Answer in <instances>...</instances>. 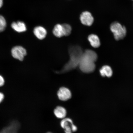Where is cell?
Here are the masks:
<instances>
[{"label": "cell", "instance_id": "6da1fadb", "mask_svg": "<svg viewBox=\"0 0 133 133\" xmlns=\"http://www.w3.org/2000/svg\"><path fill=\"white\" fill-rule=\"evenodd\" d=\"M97 59V55L94 51L87 50L83 53L79 66L81 70L85 73H90L95 70V62Z\"/></svg>", "mask_w": 133, "mask_h": 133}, {"label": "cell", "instance_id": "7a4b0ae2", "mask_svg": "<svg viewBox=\"0 0 133 133\" xmlns=\"http://www.w3.org/2000/svg\"><path fill=\"white\" fill-rule=\"evenodd\" d=\"M83 53L82 49L79 46H71L69 50L70 59L64 66L61 72H64L71 70L79 66Z\"/></svg>", "mask_w": 133, "mask_h": 133}, {"label": "cell", "instance_id": "3957f363", "mask_svg": "<svg viewBox=\"0 0 133 133\" xmlns=\"http://www.w3.org/2000/svg\"><path fill=\"white\" fill-rule=\"evenodd\" d=\"M110 28L111 31L114 34L115 39L116 40L122 39L125 37L126 34V28L119 23H113L111 25Z\"/></svg>", "mask_w": 133, "mask_h": 133}, {"label": "cell", "instance_id": "277c9868", "mask_svg": "<svg viewBox=\"0 0 133 133\" xmlns=\"http://www.w3.org/2000/svg\"><path fill=\"white\" fill-rule=\"evenodd\" d=\"M61 126L64 129L65 133H72L77 130V128L73 124V121L69 118L62 119L61 122Z\"/></svg>", "mask_w": 133, "mask_h": 133}, {"label": "cell", "instance_id": "5b68a950", "mask_svg": "<svg viewBox=\"0 0 133 133\" xmlns=\"http://www.w3.org/2000/svg\"><path fill=\"white\" fill-rule=\"evenodd\" d=\"M11 55L15 59L22 61L27 53L26 50L22 46H14L11 50Z\"/></svg>", "mask_w": 133, "mask_h": 133}, {"label": "cell", "instance_id": "8992f818", "mask_svg": "<svg viewBox=\"0 0 133 133\" xmlns=\"http://www.w3.org/2000/svg\"><path fill=\"white\" fill-rule=\"evenodd\" d=\"M57 95L58 98L62 101H66L71 98L72 94L71 91L68 88L61 87L58 91Z\"/></svg>", "mask_w": 133, "mask_h": 133}, {"label": "cell", "instance_id": "52a82bcc", "mask_svg": "<svg viewBox=\"0 0 133 133\" xmlns=\"http://www.w3.org/2000/svg\"><path fill=\"white\" fill-rule=\"evenodd\" d=\"M80 19L83 24L87 26H90L94 23V17L91 13L88 11L83 12L80 16Z\"/></svg>", "mask_w": 133, "mask_h": 133}, {"label": "cell", "instance_id": "ba28073f", "mask_svg": "<svg viewBox=\"0 0 133 133\" xmlns=\"http://www.w3.org/2000/svg\"><path fill=\"white\" fill-rule=\"evenodd\" d=\"M19 127V124L17 121H13L2 130L0 133H17Z\"/></svg>", "mask_w": 133, "mask_h": 133}, {"label": "cell", "instance_id": "9c48e42d", "mask_svg": "<svg viewBox=\"0 0 133 133\" xmlns=\"http://www.w3.org/2000/svg\"><path fill=\"white\" fill-rule=\"evenodd\" d=\"M11 27L15 31L19 33L25 32L27 30L25 24L21 21L13 22L11 24Z\"/></svg>", "mask_w": 133, "mask_h": 133}, {"label": "cell", "instance_id": "30bf717a", "mask_svg": "<svg viewBox=\"0 0 133 133\" xmlns=\"http://www.w3.org/2000/svg\"><path fill=\"white\" fill-rule=\"evenodd\" d=\"M33 32L35 36L39 39H44L47 34L46 30L44 27L40 26L35 28Z\"/></svg>", "mask_w": 133, "mask_h": 133}, {"label": "cell", "instance_id": "8fae6325", "mask_svg": "<svg viewBox=\"0 0 133 133\" xmlns=\"http://www.w3.org/2000/svg\"><path fill=\"white\" fill-rule=\"evenodd\" d=\"M55 115L58 119H63L65 118L67 115V111L64 107L58 106L54 111Z\"/></svg>", "mask_w": 133, "mask_h": 133}, {"label": "cell", "instance_id": "7c38bea8", "mask_svg": "<svg viewBox=\"0 0 133 133\" xmlns=\"http://www.w3.org/2000/svg\"><path fill=\"white\" fill-rule=\"evenodd\" d=\"M88 40L90 43L91 45L94 48H99L100 46L101 43L99 38L95 34L90 35L88 38Z\"/></svg>", "mask_w": 133, "mask_h": 133}, {"label": "cell", "instance_id": "4fadbf2b", "mask_svg": "<svg viewBox=\"0 0 133 133\" xmlns=\"http://www.w3.org/2000/svg\"><path fill=\"white\" fill-rule=\"evenodd\" d=\"M99 72L101 76L110 77L112 76L113 72L112 69L109 66L104 65L100 70Z\"/></svg>", "mask_w": 133, "mask_h": 133}, {"label": "cell", "instance_id": "5bb4252c", "mask_svg": "<svg viewBox=\"0 0 133 133\" xmlns=\"http://www.w3.org/2000/svg\"><path fill=\"white\" fill-rule=\"evenodd\" d=\"M53 32L54 35L58 37H61L64 36L62 25L56 24L54 27Z\"/></svg>", "mask_w": 133, "mask_h": 133}, {"label": "cell", "instance_id": "9a60e30c", "mask_svg": "<svg viewBox=\"0 0 133 133\" xmlns=\"http://www.w3.org/2000/svg\"><path fill=\"white\" fill-rule=\"evenodd\" d=\"M6 25V23L4 18L0 15V32H2L5 30Z\"/></svg>", "mask_w": 133, "mask_h": 133}, {"label": "cell", "instance_id": "2e32d148", "mask_svg": "<svg viewBox=\"0 0 133 133\" xmlns=\"http://www.w3.org/2000/svg\"><path fill=\"white\" fill-rule=\"evenodd\" d=\"M64 29V36H68L70 34L71 31V28L69 25L64 24L62 25Z\"/></svg>", "mask_w": 133, "mask_h": 133}, {"label": "cell", "instance_id": "e0dca14e", "mask_svg": "<svg viewBox=\"0 0 133 133\" xmlns=\"http://www.w3.org/2000/svg\"><path fill=\"white\" fill-rule=\"evenodd\" d=\"M5 83V80L4 77L0 75V87L4 85Z\"/></svg>", "mask_w": 133, "mask_h": 133}, {"label": "cell", "instance_id": "ac0fdd59", "mask_svg": "<svg viewBox=\"0 0 133 133\" xmlns=\"http://www.w3.org/2000/svg\"><path fill=\"white\" fill-rule=\"evenodd\" d=\"M4 96L3 93L0 92V104L2 102L4 99Z\"/></svg>", "mask_w": 133, "mask_h": 133}, {"label": "cell", "instance_id": "d6986e66", "mask_svg": "<svg viewBox=\"0 0 133 133\" xmlns=\"http://www.w3.org/2000/svg\"><path fill=\"white\" fill-rule=\"evenodd\" d=\"M3 0H0V8H1L3 5Z\"/></svg>", "mask_w": 133, "mask_h": 133}, {"label": "cell", "instance_id": "ffe728a7", "mask_svg": "<svg viewBox=\"0 0 133 133\" xmlns=\"http://www.w3.org/2000/svg\"><path fill=\"white\" fill-rule=\"evenodd\" d=\"M47 133H52L49 132H48Z\"/></svg>", "mask_w": 133, "mask_h": 133}, {"label": "cell", "instance_id": "44dd1931", "mask_svg": "<svg viewBox=\"0 0 133 133\" xmlns=\"http://www.w3.org/2000/svg\"><path fill=\"white\" fill-rule=\"evenodd\" d=\"M132 1H133V0H132Z\"/></svg>", "mask_w": 133, "mask_h": 133}]
</instances>
